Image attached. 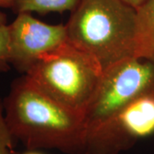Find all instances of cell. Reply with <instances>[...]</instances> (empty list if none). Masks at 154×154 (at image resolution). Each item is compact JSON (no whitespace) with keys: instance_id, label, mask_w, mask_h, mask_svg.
<instances>
[{"instance_id":"cell-1","label":"cell","mask_w":154,"mask_h":154,"mask_svg":"<svg viewBox=\"0 0 154 154\" xmlns=\"http://www.w3.org/2000/svg\"><path fill=\"white\" fill-rule=\"evenodd\" d=\"M3 104L11 134L27 149L83 154L87 135L85 116L51 98L27 75L12 82Z\"/></svg>"},{"instance_id":"cell-2","label":"cell","mask_w":154,"mask_h":154,"mask_svg":"<svg viewBox=\"0 0 154 154\" xmlns=\"http://www.w3.org/2000/svg\"><path fill=\"white\" fill-rule=\"evenodd\" d=\"M65 25L68 41L104 69L136 57L137 11L122 0H79Z\"/></svg>"},{"instance_id":"cell-3","label":"cell","mask_w":154,"mask_h":154,"mask_svg":"<svg viewBox=\"0 0 154 154\" xmlns=\"http://www.w3.org/2000/svg\"><path fill=\"white\" fill-rule=\"evenodd\" d=\"M103 72L94 57L68 41L43 56L25 75L51 98L85 116Z\"/></svg>"},{"instance_id":"cell-4","label":"cell","mask_w":154,"mask_h":154,"mask_svg":"<svg viewBox=\"0 0 154 154\" xmlns=\"http://www.w3.org/2000/svg\"><path fill=\"white\" fill-rule=\"evenodd\" d=\"M154 135V88L87 128L83 154H120Z\"/></svg>"},{"instance_id":"cell-5","label":"cell","mask_w":154,"mask_h":154,"mask_svg":"<svg viewBox=\"0 0 154 154\" xmlns=\"http://www.w3.org/2000/svg\"><path fill=\"white\" fill-rule=\"evenodd\" d=\"M154 88V64L129 57L104 69L85 117L87 128L110 116Z\"/></svg>"},{"instance_id":"cell-6","label":"cell","mask_w":154,"mask_h":154,"mask_svg":"<svg viewBox=\"0 0 154 154\" xmlns=\"http://www.w3.org/2000/svg\"><path fill=\"white\" fill-rule=\"evenodd\" d=\"M10 63L25 75L43 56L68 42L65 24H48L31 13H19L8 24Z\"/></svg>"},{"instance_id":"cell-7","label":"cell","mask_w":154,"mask_h":154,"mask_svg":"<svg viewBox=\"0 0 154 154\" xmlns=\"http://www.w3.org/2000/svg\"><path fill=\"white\" fill-rule=\"evenodd\" d=\"M137 11L136 57L154 64V0H146Z\"/></svg>"},{"instance_id":"cell-8","label":"cell","mask_w":154,"mask_h":154,"mask_svg":"<svg viewBox=\"0 0 154 154\" xmlns=\"http://www.w3.org/2000/svg\"><path fill=\"white\" fill-rule=\"evenodd\" d=\"M79 0H17L13 10L19 13L47 14L72 11Z\"/></svg>"},{"instance_id":"cell-9","label":"cell","mask_w":154,"mask_h":154,"mask_svg":"<svg viewBox=\"0 0 154 154\" xmlns=\"http://www.w3.org/2000/svg\"><path fill=\"white\" fill-rule=\"evenodd\" d=\"M16 142L17 140L7 126L5 118L4 104L0 99V154H17L15 151Z\"/></svg>"},{"instance_id":"cell-10","label":"cell","mask_w":154,"mask_h":154,"mask_svg":"<svg viewBox=\"0 0 154 154\" xmlns=\"http://www.w3.org/2000/svg\"><path fill=\"white\" fill-rule=\"evenodd\" d=\"M11 67L9 26L0 25V73L8 72Z\"/></svg>"},{"instance_id":"cell-11","label":"cell","mask_w":154,"mask_h":154,"mask_svg":"<svg viewBox=\"0 0 154 154\" xmlns=\"http://www.w3.org/2000/svg\"><path fill=\"white\" fill-rule=\"evenodd\" d=\"M17 0H0V8H11L16 4Z\"/></svg>"},{"instance_id":"cell-12","label":"cell","mask_w":154,"mask_h":154,"mask_svg":"<svg viewBox=\"0 0 154 154\" xmlns=\"http://www.w3.org/2000/svg\"><path fill=\"white\" fill-rule=\"evenodd\" d=\"M122 1L125 2L128 5H131L132 7H134V8L137 9V8H139L140 6L143 4L146 0H122Z\"/></svg>"},{"instance_id":"cell-13","label":"cell","mask_w":154,"mask_h":154,"mask_svg":"<svg viewBox=\"0 0 154 154\" xmlns=\"http://www.w3.org/2000/svg\"><path fill=\"white\" fill-rule=\"evenodd\" d=\"M7 23V17L5 13L0 11V25H5Z\"/></svg>"},{"instance_id":"cell-14","label":"cell","mask_w":154,"mask_h":154,"mask_svg":"<svg viewBox=\"0 0 154 154\" xmlns=\"http://www.w3.org/2000/svg\"><path fill=\"white\" fill-rule=\"evenodd\" d=\"M18 154V153H17ZM20 154H45L44 152H41L39 150H30V149H27L26 152H22Z\"/></svg>"}]
</instances>
